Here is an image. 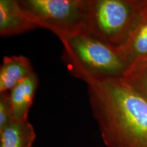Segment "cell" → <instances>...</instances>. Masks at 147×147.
I'll list each match as a JSON object with an SVG mask.
<instances>
[{"label":"cell","mask_w":147,"mask_h":147,"mask_svg":"<svg viewBox=\"0 0 147 147\" xmlns=\"http://www.w3.org/2000/svg\"><path fill=\"white\" fill-rule=\"evenodd\" d=\"M89 102L106 147H147V99L123 79L87 83Z\"/></svg>","instance_id":"6da1fadb"},{"label":"cell","mask_w":147,"mask_h":147,"mask_svg":"<svg viewBox=\"0 0 147 147\" xmlns=\"http://www.w3.org/2000/svg\"><path fill=\"white\" fill-rule=\"evenodd\" d=\"M62 59L68 71L86 83L122 77L127 63L118 50L89 33L62 42Z\"/></svg>","instance_id":"7a4b0ae2"},{"label":"cell","mask_w":147,"mask_h":147,"mask_svg":"<svg viewBox=\"0 0 147 147\" xmlns=\"http://www.w3.org/2000/svg\"><path fill=\"white\" fill-rule=\"evenodd\" d=\"M146 5L147 0H89L88 33L119 48L133 32Z\"/></svg>","instance_id":"3957f363"},{"label":"cell","mask_w":147,"mask_h":147,"mask_svg":"<svg viewBox=\"0 0 147 147\" xmlns=\"http://www.w3.org/2000/svg\"><path fill=\"white\" fill-rule=\"evenodd\" d=\"M21 8L38 27L63 42L88 33L89 0H20Z\"/></svg>","instance_id":"277c9868"},{"label":"cell","mask_w":147,"mask_h":147,"mask_svg":"<svg viewBox=\"0 0 147 147\" xmlns=\"http://www.w3.org/2000/svg\"><path fill=\"white\" fill-rule=\"evenodd\" d=\"M38 27L17 0H0L1 36H16Z\"/></svg>","instance_id":"5b68a950"},{"label":"cell","mask_w":147,"mask_h":147,"mask_svg":"<svg viewBox=\"0 0 147 147\" xmlns=\"http://www.w3.org/2000/svg\"><path fill=\"white\" fill-rule=\"evenodd\" d=\"M38 84L39 79L34 71L8 91L14 119H28L29 109L33 104Z\"/></svg>","instance_id":"8992f818"},{"label":"cell","mask_w":147,"mask_h":147,"mask_svg":"<svg viewBox=\"0 0 147 147\" xmlns=\"http://www.w3.org/2000/svg\"><path fill=\"white\" fill-rule=\"evenodd\" d=\"M34 72L30 60L23 55L5 56L0 67V93L10 91Z\"/></svg>","instance_id":"52a82bcc"},{"label":"cell","mask_w":147,"mask_h":147,"mask_svg":"<svg viewBox=\"0 0 147 147\" xmlns=\"http://www.w3.org/2000/svg\"><path fill=\"white\" fill-rule=\"evenodd\" d=\"M117 49L129 66L136 61L147 57V5L127 40Z\"/></svg>","instance_id":"ba28073f"},{"label":"cell","mask_w":147,"mask_h":147,"mask_svg":"<svg viewBox=\"0 0 147 147\" xmlns=\"http://www.w3.org/2000/svg\"><path fill=\"white\" fill-rule=\"evenodd\" d=\"M36 138L28 119H12L0 129V147H32Z\"/></svg>","instance_id":"9c48e42d"},{"label":"cell","mask_w":147,"mask_h":147,"mask_svg":"<svg viewBox=\"0 0 147 147\" xmlns=\"http://www.w3.org/2000/svg\"><path fill=\"white\" fill-rule=\"evenodd\" d=\"M122 78L147 99V57L131 63Z\"/></svg>","instance_id":"30bf717a"},{"label":"cell","mask_w":147,"mask_h":147,"mask_svg":"<svg viewBox=\"0 0 147 147\" xmlns=\"http://www.w3.org/2000/svg\"><path fill=\"white\" fill-rule=\"evenodd\" d=\"M13 119L11 111L8 91L0 93V129L7 125Z\"/></svg>","instance_id":"8fae6325"}]
</instances>
